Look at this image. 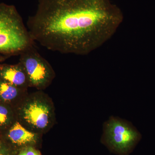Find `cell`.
<instances>
[{
	"label": "cell",
	"mask_w": 155,
	"mask_h": 155,
	"mask_svg": "<svg viewBox=\"0 0 155 155\" xmlns=\"http://www.w3.org/2000/svg\"><path fill=\"white\" fill-rule=\"evenodd\" d=\"M19 63L25 69L29 86L38 89L45 88L55 76L52 67L38 53L34 45L19 55Z\"/></svg>",
	"instance_id": "4"
},
{
	"label": "cell",
	"mask_w": 155,
	"mask_h": 155,
	"mask_svg": "<svg viewBox=\"0 0 155 155\" xmlns=\"http://www.w3.org/2000/svg\"><path fill=\"white\" fill-rule=\"evenodd\" d=\"M7 137L11 144L20 147L35 144L38 139L37 133L27 130L18 122L11 126Z\"/></svg>",
	"instance_id": "7"
},
{
	"label": "cell",
	"mask_w": 155,
	"mask_h": 155,
	"mask_svg": "<svg viewBox=\"0 0 155 155\" xmlns=\"http://www.w3.org/2000/svg\"><path fill=\"white\" fill-rule=\"evenodd\" d=\"M13 112L11 108L2 103H0V130L8 127L13 121Z\"/></svg>",
	"instance_id": "9"
},
{
	"label": "cell",
	"mask_w": 155,
	"mask_h": 155,
	"mask_svg": "<svg viewBox=\"0 0 155 155\" xmlns=\"http://www.w3.org/2000/svg\"><path fill=\"white\" fill-rule=\"evenodd\" d=\"M0 78L19 88L29 86L28 77L20 63L17 64H0Z\"/></svg>",
	"instance_id": "6"
},
{
	"label": "cell",
	"mask_w": 155,
	"mask_h": 155,
	"mask_svg": "<svg viewBox=\"0 0 155 155\" xmlns=\"http://www.w3.org/2000/svg\"><path fill=\"white\" fill-rule=\"evenodd\" d=\"M34 43L15 6L0 3V54L19 55Z\"/></svg>",
	"instance_id": "2"
},
{
	"label": "cell",
	"mask_w": 155,
	"mask_h": 155,
	"mask_svg": "<svg viewBox=\"0 0 155 155\" xmlns=\"http://www.w3.org/2000/svg\"><path fill=\"white\" fill-rule=\"evenodd\" d=\"M10 58V57H8V56L3 55L0 54V63L4 62V61H6V60Z\"/></svg>",
	"instance_id": "12"
},
{
	"label": "cell",
	"mask_w": 155,
	"mask_h": 155,
	"mask_svg": "<svg viewBox=\"0 0 155 155\" xmlns=\"http://www.w3.org/2000/svg\"><path fill=\"white\" fill-rule=\"evenodd\" d=\"M0 155H12L10 147L5 142L0 140Z\"/></svg>",
	"instance_id": "10"
},
{
	"label": "cell",
	"mask_w": 155,
	"mask_h": 155,
	"mask_svg": "<svg viewBox=\"0 0 155 155\" xmlns=\"http://www.w3.org/2000/svg\"><path fill=\"white\" fill-rule=\"evenodd\" d=\"M22 89L0 78V102L9 103L14 101Z\"/></svg>",
	"instance_id": "8"
},
{
	"label": "cell",
	"mask_w": 155,
	"mask_h": 155,
	"mask_svg": "<svg viewBox=\"0 0 155 155\" xmlns=\"http://www.w3.org/2000/svg\"><path fill=\"white\" fill-rule=\"evenodd\" d=\"M17 155H26V150L25 148L24 150H21Z\"/></svg>",
	"instance_id": "13"
},
{
	"label": "cell",
	"mask_w": 155,
	"mask_h": 155,
	"mask_svg": "<svg viewBox=\"0 0 155 155\" xmlns=\"http://www.w3.org/2000/svg\"><path fill=\"white\" fill-rule=\"evenodd\" d=\"M141 134L130 122L111 116L103 125L101 142L116 155H130L141 139Z\"/></svg>",
	"instance_id": "3"
},
{
	"label": "cell",
	"mask_w": 155,
	"mask_h": 155,
	"mask_svg": "<svg viewBox=\"0 0 155 155\" xmlns=\"http://www.w3.org/2000/svg\"><path fill=\"white\" fill-rule=\"evenodd\" d=\"M123 20L110 0H38L27 26L35 42L48 50L86 55L110 39Z\"/></svg>",
	"instance_id": "1"
},
{
	"label": "cell",
	"mask_w": 155,
	"mask_h": 155,
	"mask_svg": "<svg viewBox=\"0 0 155 155\" xmlns=\"http://www.w3.org/2000/svg\"><path fill=\"white\" fill-rule=\"evenodd\" d=\"M19 115L22 121L31 129L42 131L51 124L52 110L48 101L35 97L24 103L20 108Z\"/></svg>",
	"instance_id": "5"
},
{
	"label": "cell",
	"mask_w": 155,
	"mask_h": 155,
	"mask_svg": "<svg viewBox=\"0 0 155 155\" xmlns=\"http://www.w3.org/2000/svg\"><path fill=\"white\" fill-rule=\"evenodd\" d=\"M26 155H41L40 153L32 147L28 146L25 148Z\"/></svg>",
	"instance_id": "11"
}]
</instances>
